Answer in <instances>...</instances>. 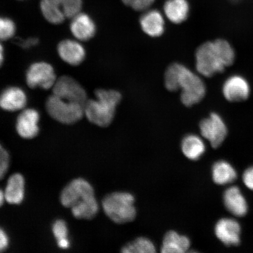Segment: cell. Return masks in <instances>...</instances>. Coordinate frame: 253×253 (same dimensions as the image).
Wrapping results in <instances>:
<instances>
[{
    "instance_id": "1",
    "label": "cell",
    "mask_w": 253,
    "mask_h": 253,
    "mask_svg": "<svg viewBox=\"0 0 253 253\" xmlns=\"http://www.w3.org/2000/svg\"><path fill=\"white\" fill-rule=\"evenodd\" d=\"M165 85L169 91L181 90V102L187 107L200 102L206 94L205 84L202 79L179 63H173L167 69Z\"/></svg>"
},
{
    "instance_id": "7",
    "label": "cell",
    "mask_w": 253,
    "mask_h": 253,
    "mask_svg": "<svg viewBox=\"0 0 253 253\" xmlns=\"http://www.w3.org/2000/svg\"><path fill=\"white\" fill-rule=\"evenodd\" d=\"M53 93L63 100L84 106L87 101L86 91L77 81L68 76H63L56 81Z\"/></svg>"
},
{
    "instance_id": "25",
    "label": "cell",
    "mask_w": 253,
    "mask_h": 253,
    "mask_svg": "<svg viewBox=\"0 0 253 253\" xmlns=\"http://www.w3.org/2000/svg\"><path fill=\"white\" fill-rule=\"evenodd\" d=\"M123 253H154L156 248L150 239L145 237H139L134 241L123 247Z\"/></svg>"
},
{
    "instance_id": "2",
    "label": "cell",
    "mask_w": 253,
    "mask_h": 253,
    "mask_svg": "<svg viewBox=\"0 0 253 253\" xmlns=\"http://www.w3.org/2000/svg\"><path fill=\"white\" fill-rule=\"evenodd\" d=\"M235 60L233 47L224 40L205 42L196 52V67L199 74L205 77H211L223 72Z\"/></svg>"
},
{
    "instance_id": "8",
    "label": "cell",
    "mask_w": 253,
    "mask_h": 253,
    "mask_svg": "<svg viewBox=\"0 0 253 253\" xmlns=\"http://www.w3.org/2000/svg\"><path fill=\"white\" fill-rule=\"evenodd\" d=\"M202 136L216 148L220 146L227 134V126L223 120L217 113H211L208 118L202 120L199 125Z\"/></svg>"
},
{
    "instance_id": "32",
    "label": "cell",
    "mask_w": 253,
    "mask_h": 253,
    "mask_svg": "<svg viewBox=\"0 0 253 253\" xmlns=\"http://www.w3.org/2000/svg\"><path fill=\"white\" fill-rule=\"evenodd\" d=\"M39 42V40L35 38L33 39H29L25 41H20V45L23 47H30L36 45Z\"/></svg>"
},
{
    "instance_id": "9",
    "label": "cell",
    "mask_w": 253,
    "mask_h": 253,
    "mask_svg": "<svg viewBox=\"0 0 253 253\" xmlns=\"http://www.w3.org/2000/svg\"><path fill=\"white\" fill-rule=\"evenodd\" d=\"M94 196V189L90 183L84 179L78 178L73 180L63 189L61 202L63 207L71 208L78 202Z\"/></svg>"
},
{
    "instance_id": "28",
    "label": "cell",
    "mask_w": 253,
    "mask_h": 253,
    "mask_svg": "<svg viewBox=\"0 0 253 253\" xmlns=\"http://www.w3.org/2000/svg\"><path fill=\"white\" fill-rule=\"evenodd\" d=\"M124 4L137 11H145L149 8L156 0H121Z\"/></svg>"
},
{
    "instance_id": "20",
    "label": "cell",
    "mask_w": 253,
    "mask_h": 253,
    "mask_svg": "<svg viewBox=\"0 0 253 253\" xmlns=\"http://www.w3.org/2000/svg\"><path fill=\"white\" fill-rule=\"evenodd\" d=\"M189 10L187 0H167L164 5L167 18L174 24L184 22L188 17Z\"/></svg>"
},
{
    "instance_id": "13",
    "label": "cell",
    "mask_w": 253,
    "mask_h": 253,
    "mask_svg": "<svg viewBox=\"0 0 253 253\" xmlns=\"http://www.w3.org/2000/svg\"><path fill=\"white\" fill-rule=\"evenodd\" d=\"M40 114L36 110L28 109L20 113L16 123V129L20 137L32 139L39 134Z\"/></svg>"
},
{
    "instance_id": "18",
    "label": "cell",
    "mask_w": 253,
    "mask_h": 253,
    "mask_svg": "<svg viewBox=\"0 0 253 253\" xmlns=\"http://www.w3.org/2000/svg\"><path fill=\"white\" fill-rule=\"evenodd\" d=\"M96 29L92 19L86 14L79 12L72 18L71 30L73 35L79 40H90L94 36Z\"/></svg>"
},
{
    "instance_id": "19",
    "label": "cell",
    "mask_w": 253,
    "mask_h": 253,
    "mask_svg": "<svg viewBox=\"0 0 253 253\" xmlns=\"http://www.w3.org/2000/svg\"><path fill=\"white\" fill-rule=\"evenodd\" d=\"M25 179L20 173H14L9 177L4 191L5 201L11 205L23 202L25 196Z\"/></svg>"
},
{
    "instance_id": "6",
    "label": "cell",
    "mask_w": 253,
    "mask_h": 253,
    "mask_svg": "<svg viewBox=\"0 0 253 253\" xmlns=\"http://www.w3.org/2000/svg\"><path fill=\"white\" fill-rule=\"evenodd\" d=\"M84 107L83 104L68 102L54 94L48 98L46 104L49 115L56 121L65 125L74 124L83 118Z\"/></svg>"
},
{
    "instance_id": "16",
    "label": "cell",
    "mask_w": 253,
    "mask_h": 253,
    "mask_svg": "<svg viewBox=\"0 0 253 253\" xmlns=\"http://www.w3.org/2000/svg\"><path fill=\"white\" fill-rule=\"evenodd\" d=\"M140 25L144 33L152 37H158L165 30V20L157 9L145 11L140 18Z\"/></svg>"
},
{
    "instance_id": "22",
    "label": "cell",
    "mask_w": 253,
    "mask_h": 253,
    "mask_svg": "<svg viewBox=\"0 0 253 253\" xmlns=\"http://www.w3.org/2000/svg\"><path fill=\"white\" fill-rule=\"evenodd\" d=\"M181 149L184 156L191 160H198L203 156L206 151L203 140L199 136L189 134L183 138Z\"/></svg>"
},
{
    "instance_id": "14",
    "label": "cell",
    "mask_w": 253,
    "mask_h": 253,
    "mask_svg": "<svg viewBox=\"0 0 253 253\" xmlns=\"http://www.w3.org/2000/svg\"><path fill=\"white\" fill-rule=\"evenodd\" d=\"M223 202L227 210L236 216H244L248 212V204L237 186H231L226 190L223 195Z\"/></svg>"
},
{
    "instance_id": "15",
    "label": "cell",
    "mask_w": 253,
    "mask_h": 253,
    "mask_svg": "<svg viewBox=\"0 0 253 253\" xmlns=\"http://www.w3.org/2000/svg\"><path fill=\"white\" fill-rule=\"evenodd\" d=\"M58 51L63 61L74 66L78 65L83 62L86 55L83 46L77 41L70 40L60 42Z\"/></svg>"
},
{
    "instance_id": "3",
    "label": "cell",
    "mask_w": 253,
    "mask_h": 253,
    "mask_svg": "<svg viewBox=\"0 0 253 253\" xmlns=\"http://www.w3.org/2000/svg\"><path fill=\"white\" fill-rule=\"evenodd\" d=\"M95 95L96 99L85 103L84 115L88 121L104 127L112 122L116 107L122 99L121 94L114 90L98 89Z\"/></svg>"
},
{
    "instance_id": "26",
    "label": "cell",
    "mask_w": 253,
    "mask_h": 253,
    "mask_svg": "<svg viewBox=\"0 0 253 253\" xmlns=\"http://www.w3.org/2000/svg\"><path fill=\"white\" fill-rule=\"evenodd\" d=\"M15 25L10 19L0 17V40H7L14 36Z\"/></svg>"
},
{
    "instance_id": "5",
    "label": "cell",
    "mask_w": 253,
    "mask_h": 253,
    "mask_svg": "<svg viewBox=\"0 0 253 253\" xmlns=\"http://www.w3.org/2000/svg\"><path fill=\"white\" fill-rule=\"evenodd\" d=\"M82 6V0H41L40 4L43 17L53 24L75 17L81 12Z\"/></svg>"
},
{
    "instance_id": "4",
    "label": "cell",
    "mask_w": 253,
    "mask_h": 253,
    "mask_svg": "<svg viewBox=\"0 0 253 253\" xmlns=\"http://www.w3.org/2000/svg\"><path fill=\"white\" fill-rule=\"evenodd\" d=\"M133 195L128 192H114L104 198L102 207L104 213L116 223H126L136 216Z\"/></svg>"
},
{
    "instance_id": "12",
    "label": "cell",
    "mask_w": 253,
    "mask_h": 253,
    "mask_svg": "<svg viewBox=\"0 0 253 253\" xmlns=\"http://www.w3.org/2000/svg\"><path fill=\"white\" fill-rule=\"evenodd\" d=\"M217 239L226 246H237L240 242L241 227L231 218H223L217 221L214 228Z\"/></svg>"
},
{
    "instance_id": "30",
    "label": "cell",
    "mask_w": 253,
    "mask_h": 253,
    "mask_svg": "<svg viewBox=\"0 0 253 253\" xmlns=\"http://www.w3.org/2000/svg\"><path fill=\"white\" fill-rule=\"evenodd\" d=\"M242 179L246 187L253 191V167L245 170L243 174Z\"/></svg>"
},
{
    "instance_id": "10",
    "label": "cell",
    "mask_w": 253,
    "mask_h": 253,
    "mask_svg": "<svg viewBox=\"0 0 253 253\" xmlns=\"http://www.w3.org/2000/svg\"><path fill=\"white\" fill-rule=\"evenodd\" d=\"M26 81L28 86L31 88L40 87L49 89L53 87L56 79L51 65L46 62H37L28 69Z\"/></svg>"
},
{
    "instance_id": "21",
    "label": "cell",
    "mask_w": 253,
    "mask_h": 253,
    "mask_svg": "<svg viewBox=\"0 0 253 253\" xmlns=\"http://www.w3.org/2000/svg\"><path fill=\"white\" fill-rule=\"evenodd\" d=\"M191 242L188 237L175 231H169L163 240L161 252L163 253H183L188 251Z\"/></svg>"
},
{
    "instance_id": "31",
    "label": "cell",
    "mask_w": 253,
    "mask_h": 253,
    "mask_svg": "<svg viewBox=\"0 0 253 253\" xmlns=\"http://www.w3.org/2000/svg\"><path fill=\"white\" fill-rule=\"evenodd\" d=\"M9 246V237L4 230L0 228V253L4 252Z\"/></svg>"
},
{
    "instance_id": "34",
    "label": "cell",
    "mask_w": 253,
    "mask_h": 253,
    "mask_svg": "<svg viewBox=\"0 0 253 253\" xmlns=\"http://www.w3.org/2000/svg\"><path fill=\"white\" fill-rule=\"evenodd\" d=\"M5 201L4 192H3L1 189H0V207H2Z\"/></svg>"
},
{
    "instance_id": "23",
    "label": "cell",
    "mask_w": 253,
    "mask_h": 253,
    "mask_svg": "<svg viewBox=\"0 0 253 253\" xmlns=\"http://www.w3.org/2000/svg\"><path fill=\"white\" fill-rule=\"evenodd\" d=\"M212 178L216 184H229L235 181L237 172L233 167L226 161H219L212 167Z\"/></svg>"
},
{
    "instance_id": "11",
    "label": "cell",
    "mask_w": 253,
    "mask_h": 253,
    "mask_svg": "<svg viewBox=\"0 0 253 253\" xmlns=\"http://www.w3.org/2000/svg\"><path fill=\"white\" fill-rule=\"evenodd\" d=\"M222 91L224 97L229 102H243L248 99L251 87L245 78L240 75H233L224 82Z\"/></svg>"
},
{
    "instance_id": "24",
    "label": "cell",
    "mask_w": 253,
    "mask_h": 253,
    "mask_svg": "<svg viewBox=\"0 0 253 253\" xmlns=\"http://www.w3.org/2000/svg\"><path fill=\"white\" fill-rule=\"evenodd\" d=\"M72 214L79 219H92L99 211L96 197H93L82 201L71 208Z\"/></svg>"
},
{
    "instance_id": "27",
    "label": "cell",
    "mask_w": 253,
    "mask_h": 253,
    "mask_svg": "<svg viewBox=\"0 0 253 253\" xmlns=\"http://www.w3.org/2000/svg\"><path fill=\"white\" fill-rule=\"evenodd\" d=\"M52 233L57 242L68 239V228L65 221L63 220L55 221L53 224Z\"/></svg>"
},
{
    "instance_id": "33",
    "label": "cell",
    "mask_w": 253,
    "mask_h": 253,
    "mask_svg": "<svg viewBox=\"0 0 253 253\" xmlns=\"http://www.w3.org/2000/svg\"><path fill=\"white\" fill-rule=\"evenodd\" d=\"M3 61H4V49L0 43V66L2 65Z\"/></svg>"
},
{
    "instance_id": "29",
    "label": "cell",
    "mask_w": 253,
    "mask_h": 253,
    "mask_svg": "<svg viewBox=\"0 0 253 253\" xmlns=\"http://www.w3.org/2000/svg\"><path fill=\"white\" fill-rule=\"evenodd\" d=\"M9 156L7 150L0 144V180L4 178L9 166Z\"/></svg>"
},
{
    "instance_id": "17",
    "label": "cell",
    "mask_w": 253,
    "mask_h": 253,
    "mask_svg": "<svg viewBox=\"0 0 253 253\" xmlns=\"http://www.w3.org/2000/svg\"><path fill=\"white\" fill-rule=\"evenodd\" d=\"M27 102L26 94L19 87H8L0 94V107L8 112L23 109Z\"/></svg>"
}]
</instances>
